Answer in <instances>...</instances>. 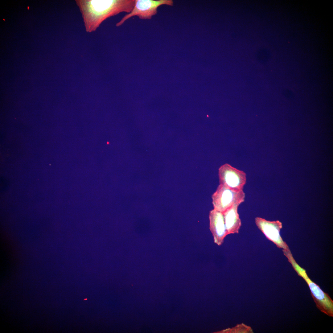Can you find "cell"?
I'll return each instance as SVG.
<instances>
[{
    "label": "cell",
    "mask_w": 333,
    "mask_h": 333,
    "mask_svg": "<svg viewBox=\"0 0 333 333\" xmlns=\"http://www.w3.org/2000/svg\"><path fill=\"white\" fill-rule=\"evenodd\" d=\"M218 175L220 184L235 190H243L246 183V174L228 163L219 168Z\"/></svg>",
    "instance_id": "4"
},
{
    "label": "cell",
    "mask_w": 333,
    "mask_h": 333,
    "mask_svg": "<svg viewBox=\"0 0 333 333\" xmlns=\"http://www.w3.org/2000/svg\"><path fill=\"white\" fill-rule=\"evenodd\" d=\"M298 275L306 281L310 291L312 297L317 308L322 312L329 316L333 317V301L329 295L324 292L320 286L308 276L306 270L297 263L290 250H282Z\"/></svg>",
    "instance_id": "1"
},
{
    "label": "cell",
    "mask_w": 333,
    "mask_h": 333,
    "mask_svg": "<svg viewBox=\"0 0 333 333\" xmlns=\"http://www.w3.org/2000/svg\"><path fill=\"white\" fill-rule=\"evenodd\" d=\"M240 205L234 204L223 212L228 235L238 233L241 226V220L238 212Z\"/></svg>",
    "instance_id": "7"
},
{
    "label": "cell",
    "mask_w": 333,
    "mask_h": 333,
    "mask_svg": "<svg viewBox=\"0 0 333 333\" xmlns=\"http://www.w3.org/2000/svg\"><path fill=\"white\" fill-rule=\"evenodd\" d=\"M245 197L243 190H235L220 184L212 195L214 209L223 212L234 204L243 202Z\"/></svg>",
    "instance_id": "2"
},
{
    "label": "cell",
    "mask_w": 333,
    "mask_h": 333,
    "mask_svg": "<svg viewBox=\"0 0 333 333\" xmlns=\"http://www.w3.org/2000/svg\"><path fill=\"white\" fill-rule=\"evenodd\" d=\"M163 5L172 6L173 1L172 0H135L132 11L126 14L117 23L116 26L121 25L125 21L135 16L142 19H150L157 14L158 8Z\"/></svg>",
    "instance_id": "3"
},
{
    "label": "cell",
    "mask_w": 333,
    "mask_h": 333,
    "mask_svg": "<svg viewBox=\"0 0 333 333\" xmlns=\"http://www.w3.org/2000/svg\"><path fill=\"white\" fill-rule=\"evenodd\" d=\"M256 224L266 238L273 242L277 247L286 250H290L286 243L281 237L280 232L282 224L279 220L270 221L257 217L255 218Z\"/></svg>",
    "instance_id": "5"
},
{
    "label": "cell",
    "mask_w": 333,
    "mask_h": 333,
    "mask_svg": "<svg viewBox=\"0 0 333 333\" xmlns=\"http://www.w3.org/2000/svg\"><path fill=\"white\" fill-rule=\"evenodd\" d=\"M210 229L214 242L218 245L223 243L228 235L223 212L213 209L209 213Z\"/></svg>",
    "instance_id": "6"
}]
</instances>
